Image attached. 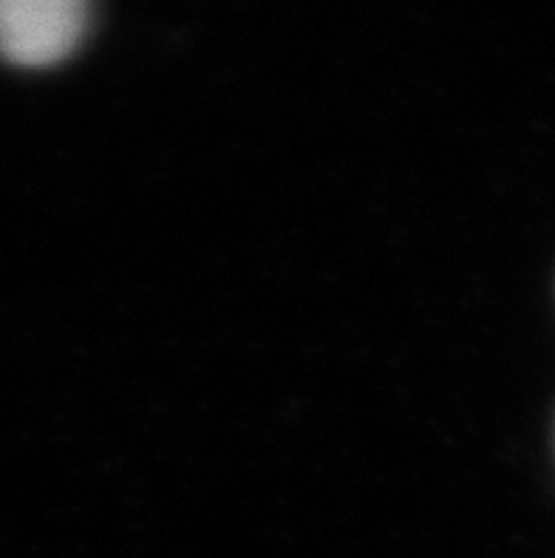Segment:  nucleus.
<instances>
[{"label":"nucleus","mask_w":555,"mask_h":558,"mask_svg":"<svg viewBox=\"0 0 555 558\" xmlns=\"http://www.w3.org/2000/svg\"><path fill=\"white\" fill-rule=\"evenodd\" d=\"M92 0H0V57L49 69L77 49Z\"/></svg>","instance_id":"1"}]
</instances>
